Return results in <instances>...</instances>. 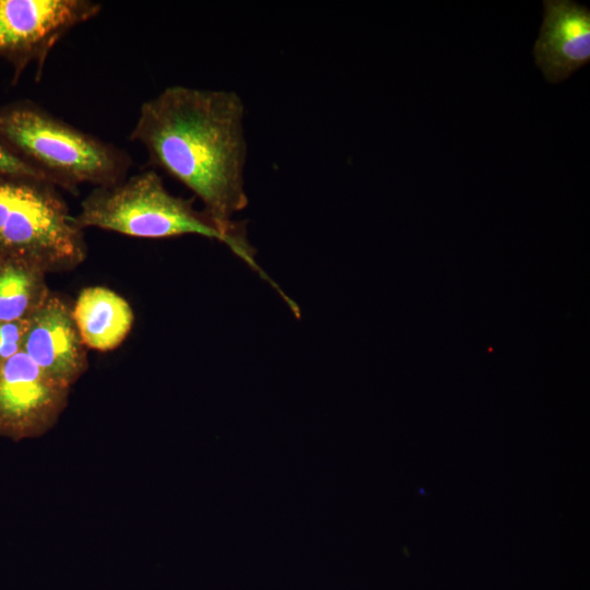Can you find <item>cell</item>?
I'll list each match as a JSON object with an SVG mask.
<instances>
[{
	"instance_id": "cell-7",
	"label": "cell",
	"mask_w": 590,
	"mask_h": 590,
	"mask_svg": "<svg viewBox=\"0 0 590 590\" xmlns=\"http://www.w3.org/2000/svg\"><path fill=\"white\" fill-rule=\"evenodd\" d=\"M23 352L47 375L70 388L88 367L87 349L72 307L52 292L31 317Z\"/></svg>"
},
{
	"instance_id": "cell-2",
	"label": "cell",
	"mask_w": 590,
	"mask_h": 590,
	"mask_svg": "<svg viewBox=\"0 0 590 590\" xmlns=\"http://www.w3.org/2000/svg\"><path fill=\"white\" fill-rule=\"evenodd\" d=\"M74 219L82 229L96 227L138 238L199 235L216 239L280 291L256 262L255 249L241 223L225 226L197 211L192 200L169 193L155 170L126 177L111 186L95 187L82 201Z\"/></svg>"
},
{
	"instance_id": "cell-11",
	"label": "cell",
	"mask_w": 590,
	"mask_h": 590,
	"mask_svg": "<svg viewBox=\"0 0 590 590\" xmlns=\"http://www.w3.org/2000/svg\"><path fill=\"white\" fill-rule=\"evenodd\" d=\"M31 318L20 321L0 322V362L23 351Z\"/></svg>"
},
{
	"instance_id": "cell-10",
	"label": "cell",
	"mask_w": 590,
	"mask_h": 590,
	"mask_svg": "<svg viewBox=\"0 0 590 590\" xmlns=\"http://www.w3.org/2000/svg\"><path fill=\"white\" fill-rule=\"evenodd\" d=\"M47 274L25 260H0V322L30 319L42 307L51 293Z\"/></svg>"
},
{
	"instance_id": "cell-9",
	"label": "cell",
	"mask_w": 590,
	"mask_h": 590,
	"mask_svg": "<svg viewBox=\"0 0 590 590\" xmlns=\"http://www.w3.org/2000/svg\"><path fill=\"white\" fill-rule=\"evenodd\" d=\"M72 315L86 346L98 352L117 349L130 333L134 312L127 299L105 286H87L81 290Z\"/></svg>"
},
{
	"instance_id": "cell-8",
	"label": "cell",
	"mask_w": 590,
	"mask_h": 590,
	"mask_svg": "<svg viewBox=\"0 0 590 590\" xmlns=\"http://www.w3.org/2000/svg\"><path fill=\"white\" fill-rule=\"evenodd\" d=\"M533 46L535 64L548 83H559L590 62V10L571 0H544Z\"/></svg>"
},
{
	"instance_id": "cell-1",
	"label": "cell",
	"mask_w": 590,
	"mask_h": 590,
	"mask_svg": "<svg viewBox=\"0 0 590 590\" xmlns=\"http://www.w3.org/2000/svg\"><path fill=\"white\" fill-rule=\"evenodd\" d=\"M245 106L234 91L166 87L144 102L130 139L151 164L191 190L203 212L228 226L248 204Z\"/></svg>"
},
{
	"instance_id": "cell-6",
	"label": "cell",
	"mask_w": 590,
	"mask_h": 590,
	"mask_svg": "<svg viewBox=\"0 0 590 590\" xmlns=\"http://www.w3.org/2000/svg\"><path fill=\"white\" fill-rule=\"evenodd\" d=\"M69 393L70 387L23 351L0 362V436L13 441L43 436L58 422Z\"/></svg>"
},
{
	"instance_id": "cell-3",
	"label": "cell",
	"mask_w": 590,
	"mask_h": 590,
	"mask_svg": "<svg viewBox=\"0 0 590 590\" xmlns=\"http://www.w3.org/2000/svg\"><path fill=\"white\" fill-rule=\"evenodd\" d=\"M0 141L72 193L81 184L106 187L127 177L129 155L31 102L0 107Z\"/></svg>"
},
{
	"instance_id": "cell-4",
	"label": "cell",
	"mask_w": 590,
	"mask_h": 590,
	"mask_svg": "<svg viewBox=\"0 0 590 590\" xmlns=\"http://www.w3.org/2000/svg\"><path fill=\"white\" fill-rule=\"evenodd\" d=\"M86 253L83 229L57 187L0 175V260H25L50 273L76 268Z\"/></svg>"
},
{
	"instance_id": "cell-5",
	"label": "cell",
	"mask_w": 590,
	"mask_h": 590,
	"mask_svg": "<svg viewBox=\"0 0 590 590\" xmlns=\"http://www.w3.org/2000/svg\"><path fill=\"white\" fill-rule=\"evenodd\" d=\"M101 10L90 0H0V57L13 67L15 81L31 63L39 80L55 45Z\"/></svg>"
},
{
	"instance_id": "cell-12",
	"label": "cell",
	"mask_w": 590,
	"mask_h": 590,
	"mask_svg": "<svg viewBox=\"0 0 590 590\" xmlns=\"http://www.w3.org/2000/svg\"><path fill=\"white\" fill-rule=\"evenodd\" d=\"M0 175L32 178V179L46 181L54 185L51 180L43 172H40L39 169L34 167L26 161L17 156L1 141H0Z\"/></svg>"
}]
</instances>
